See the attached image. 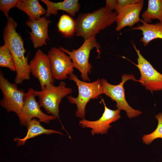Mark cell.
Returning a JSON list of instances; mask_svg holds the SVG:
<instances>
[{
	"label": "cell",
	"mask_w": 162,
	"mask_h": 162,
	"mask_svg": "<svg viewBox=\"0 0 162 162\" xmlns=\"http://www.w3.org/2000/svg\"><path fill=\"white\" fill-rule=\"evenodd\" d=\"M7 20L3 32L4 44L9 48L13 56L16 72L14 82L17 84H21L30 79L31 71L28 62L29 54L25 57L26 51L23 40L16 30L17 22L10 16Z\"/></svg>",
	"instance_id": "6da1fadb"
},
{
	"label": "cell",
	"mask_w": 162,
	"mask_h": 162,
	"mask_svg": "<svg viewBox=\"0 0 162 162\" xmlns=\"http://www.w3.org/2000/svg\"><path fill=\"white\" fill-rule=\"evenodd\" d=\"M117 15L106 6L92 12L81 13L75 20V35L85 40L95 36L116 21Z\"/></svg>",
	"instance_id": "7a4b0ae2"
},
{
	"label": "cell",
	"mask_w": 162,
	"mask_h": 162,
	"mask_svg": "<svg viewBox=\"0 0 162 162\" xmlns=\"http://www.w3.org/2000/svg\"><path fill=\"white\" fill-rule=\"evenodd\" d=\"M69 80L74 81L78 88V94L76 98L68 95L67 98L72 104H76L77 110L75 115L81 119L85 118V108L87 104L91 99H96L103 94L100 79H98L91 82H87L79 80L73 73L69 75Z\"/></svg>",
	"instance_id": "3957f363"
},
{
	"label": "cell",
	"mask_w": 162,
	"mask_h": 162,
	"mask_svg": "<svg viewBox=\"0 0 162 162\" xmlns=\"http://www.w3.org/2000/svg\"><path fill=\"white\" fill-rule=\"evenodd\" d=\"M101 47L99 43L97 42L95 36H93L85 40L81 46L76 50L73 49L72 51L61 46L59 48L69 55L74 68L80 72L81 77L83 81L90 82L91 80L88 77V74L91 73L92 68L89 62L90 51L93 48H95L98 54V57H100Z\"/></svg>",
	"instance_id": "277c9868"
},
{
	"label": "cell",
	"mask_w": 162,
	"mask_h": 162,
	"mask_svg": "<svg viewBox=\"0 0 162 162\" xmlns=\"http://www.w3.org/2000/svg\"><path fill=\"white\" fill-rule=\"evenodd\" d=\"M73 92L66 86L65 82L61 81L58 86L53 85L45 87L40 91L34 90V93L39 100L38 103L49 114L59 119V106L62 99Z\"/></svg>",
	"instance_id": "5b68a950"
},
{
	"label": "cell",
	"mask_w": 162,
	"mask_h": 162,
	"mask_svg": "<svg viewBox=\"0 0 162 162\" xmlns=\"http://www.w3.org/2000/svg\"><path fill=\"white\" fill-rule=\"evenodd\" d=\"M131 79L135 80L134 75L124 74L122 76L121 82L117 85L110 84L104 79H100L103 94L115 101L116 104L115 106L120 110L125 111L128 117L130 118L135 117L142 113L140 110H135L131 107L125 99L123 85L126 81Z\"/></svg>",
	"instance_id": "8992f818"
},
{
	"label": "cell",
	"mask_w": 162,
	"mask_h": 162,
	"mask_svg": "<svg viewBox=\"0 0 162 162\" xmlns=\"http://www.w3.org/2000/svg\"><path fill=\"white\" fill-rule=\"evenodd\" d=\"M0 89L3 96L0 101V105L8 112H14L18 116L22 110L26 93L22 89H19L16 84L10 82L5 78L1 70Z\"/></svg>",
	"instance_id": "52a82bcc"
},
{
	"label": "cell",
	"mask_w": 162,
	"mask_h": 162,
	"mask_svg": "<svg viewBox=\"0 0 162 162\" xmlns=\"http://www.w3.org/2000/svg\"><path fill=\"white\" fill-rule=\"evenodd\" d=\"M137 55V64L140 77L139 81L151 92L162 90V74L157 70L141 54L134 42H131Z\"/></svg>",
	"instance_id": "ba28073f"
},
{
	"label": "cell",
	"mask_w": 162,
	"mask_h": 162,
	"mask_svg": "<svg viewBox=\"0 0 162 162\" xmlns=\"http://www.w3.org/2000/svg\"><path fill=\"white\" fill-rule=\"evenodd\" d=\"M34 90L30 88L26 93L22 110L18 116L20 124L22 126H26L28 122L34 118H38L40 122L46 124L57 118L53 115H47L41 110L38 102L36 101Z\"/></svg>",
	"instance_id": "9c48e42d"
},
{
	"label": "cell",
	"mask_w": 162,
	"mask_h": 162,
	"mask_svg": "<svg viewBox=\"0 0 162 162\" xmlns=\"http://www.w3.org/2000/svg\"><path fill=\"white\" fill-rule=\"evenodd\" d=\"M31 73L39 81L41 90L55 82L50 58L40 49L37 50L29 63Z\"/></svg>",
	"instance_id": "30bf717a"
},
{
	"label": "cell",
	"mask_w": 162,
	"mask_h": 162,
	"mask_svg": "<svg viewBox=\"0 0 162 162\" xmlns=\"http://www.w3.org/2000/svg\"><path fill=\"white\" fill-rule=\"evenodd\" d=\"M47 55L50 59L52 74L55 80H65L73 73L74 67L71 58L59 48L52 47Z\"/></svg>",
	"instance_id": "8fae6325"
},
{
	"label": "cell",
	"mask_w": 162,
	"mask_h": 162,
	"mask_svg": "<svg viewBox=\"0 0 162 162\" xmlns=\"http://www.w3.org/2000/svg\"><path fill=\"white\" fill-rule=\"evenodd\" d=\"M101 99L104 107V111L101 116L97 120L93 121L82 119L79 122L80 126L91 128V132L92 136L96 134H106L109 129L112 127L111 124L116 122L121 118L120 110L117 109L112 110L109 109L106 106L104 100L102 98Z\"/></svg>",
	"instance_id": "7c38bea8"
},
{
	"label": "cell",
	"mask_w": 162,
	"mask_h": 162,
	"mask_svg": "<svg viewBox=\"0 0 162 162\" xmlns=\"http://www.w3.org/2000/svg\"><path fill=\"white\" fill-rule=\"evenodd\" d=\"M144 1L140 0L138 2L124 6L118 5L115 10L117 13L116 22L117 23L116 31H119L126 26L130 28L140 22V18Z\"/></svg>",
	"instance_id": "4fadbf2b"
},
{
	"label": "cell",
	"mask_w": 162,
	"mask_h": 162,
	"mask_svg": "<svg viewBox=\"0 0 162 162\" xmlns=\"http://www.w3.org/2000/svg\"><path fill=\"white\" fill-rule=\"evenodd\" d=\"M51 21L45 17H40L34 20H27L26 24L31 29L28 32L30 38L34 48L47 45L46 41L50 40L48 34V27Z\"/></svg>",
	"instance_id": "5bb4252c"
},
{
	"label": "cell",
	"mask_w": 162,
	"mask_h": 162,
	"mask_svg": "<svg viewBox=\"0 0 162 162\" xmlns=\"http://www.w3.org/2000/svg\"><path fill=\"white\" fill-rule=\"evenodd\" d=\"M41 1L46 5L47 8L46 13L45 16L46 18L51 14L57 15L58 10L65 11L74 16L79 11L80 7L78 0H64L56 3L48 0Z\"/></svg>",
	"instance_id": "9a60e30c"
},
{
	"label": "cell",
	"mask_w": 162,
	"mask_h": 162,
	"mask_svg": "<svg viewBox=\"0 0 162 162\" xmlns=\"http://www.w3.org/2000/svg\"><path fill=\"white\" fill-rule=\"evenodd\" d=\"M142 23L137 26L132 27L130 30H138L142 31V37L140 41L144 46L148 45L152 40L156 39H162V22L155 24L149 23L144 22L142 20Z\"/></svg>",
	"instance_id": "2e32d148"
},
{
	"label": "cell",
	"mask_w": 162,
	"mask_h": 162,
	"mask_svg": "<svg viewBox=\"0 0 162 162\" xmlns=\"http://www.w3.org/2000/svg\"><path fill=\"white\" fill-rule=\"evenodd\" d=\"M40 122L39 120L34 118L28 122L26 126L28 131L26 136L22 139L19 138L17 137L14 138V141L17 142V146H23L28 140L43 134H50L56 133L64 135L62 133L58 131L45 129L41 125Z\"/></svg>",
	"instance_id": "e0dca14e"
},
{
	"label": "cell",
	"mask_w": 162,
	"mask_h": 162,
	"mask_svg": "<svg viewBox=\"0 0 162 162\" xmlns=\"http://www.w3.org/2000/svg\"><path fill=\"white\" fill-rule=\"evenodd\" d=\"M17 8L25 12L31 21L37 20L46 13L38 0H22Z\"/></svg>",
	"instance_id": "ac0fdd59"
},
{
	"label": "cell",
	"mask_w": 162,
	"mask_h": 162,
	"mask_svg": "<svg viewBox=\"0 0 162 162\" xmlns=\"http://www.w3.org/2000/svg\"><path fill=\"white\" fill-rule=\"evenodd\" d=\"M142 20L150 23L152 20L162 22V0H149L147 9L142 14Z\"/></svg>",
	"instance_id": "d6986e66"
},
{
	"label": "cell",
	"mask_w": 162,
	"mask_h": 162,
	"mask_svg": "<svg viewBox=\"0 0 162 162\" xmlns=\"http://www.w3.org/2000/svg\"><path fill=\"white\" fill-rule=\"evenodd\" d=\"M76 21L69 15H61L57 24L59 32L65 38L72 37L75 32Z\"/></svg>",
	"instance_id": "ffe728a7"
},
{
	"label": "cell",
	"mask_w": 162,
	"mask_h": 162,
	"mask_svg": "<svg viewBox=\"0 0 162 162\" xmlns=\"http://www.w3.org/2000/svg\"><path fill=\"white\" fill-rule=\"evenodd\" d=\"M0 67L8 68L12 71H16L11 52L8 47L4 44L0 47Z\"/></svg>",
	"instance_id": "44dd1931"
},
{
	"label": "cell",
	"mask_w": 162,
	"mask_h": 162,
	"mask_svg": "<svg viewBox=\"0 0 162 162\" xmlns=\"http://www.w3.org/2000/svg\"><path fill=\"white\" fill-rule=\"evenodd\" d=\"M155 118L158 121L156 128L151 133L144 135L142 138L143 142L147 145L150 144L156 139H162V113L159 112L156 114Z\"/></svg>",
	"instance_id": "7402d4cb"
},
{
	"label": "cell",
	"mask_w": 162,
	"mask_h": 162,
	"mask_svg": "<svg viewBox=\"0 0 162 162\" xmlns=\"http://www.w3.org/2000/svg\"><path fill=\"white\" fill-rule=\"evenodd\" d=\"M22 0H0V10L4 14L7 19L10 16L8 13L14 7H17Z\"/></svg>",
	"instance_id": "603a6c76"
},
{
	"label": "cell",
	"mask_w": 162,
	"mask_h": 162,
	"mask_svg": "<svg viewBox=\"0 0 162 162\" xmlns=\"http://www.w3.org/2000/svg\"><path fill=\"white\" fill-rule=\"evenodd\" d=\"M140 0H117L118 4L119 6H124L129 4L137 3Z\"/></svg>",
	"instance_id": "cb8c5ba5"
},
{
	"label": "cell",
	"mask_w": 162,
	"mask_h": 162,
	"mask_svg": "<svg viewBox=\"0 0 162 162\" xmlns=\"http://www.w3.org/2000/svg\"><path fill=\"white\" fill-rule=\"evenodd\" d=\"M117 0H106L105 6H107L110 10H112L116 9L118 6Z\"/></svg>",
	"instance_id": "d4e9b609"
}]
</instances>
